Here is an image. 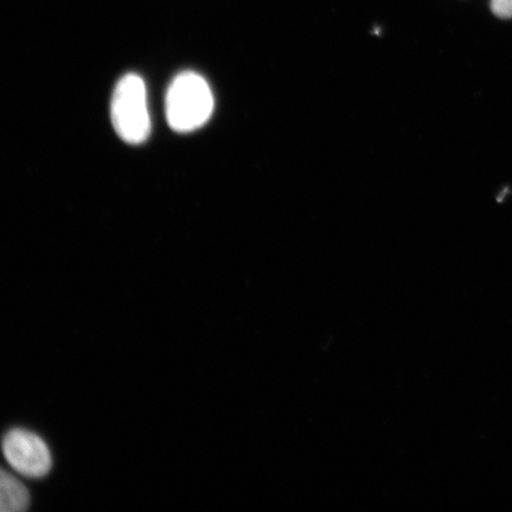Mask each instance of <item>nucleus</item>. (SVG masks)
<instances>
[{"label":"nucleus","mask_w":512,"mask_h":512,"mask_svg":"<svg viewBox=\"0 0 512 512\" xmlns=\"http://www.w3.org/2000/svg\"><path fill=\"white\" fill-rule=\"evenodd\" d=\"M214 111V96L200 74L184 72L176 76L166 92V119L172 130L187 133L207 123Z\"/></svg>","instance_id":"nucleus-1"},{"label":"nucleus","mask_w":512,"mask_h":512,"mask_svg":"<svg viewBox=\"0 0 512 512\" xmlns=\"http://www.w3.org/2000/svg\"><path fill=\"white\" fill-rule=\"evenodd\" d=\"M111 118L115 132L127 144L138 145L150 136L151 119L145 82L137 74H127L115 86Z\"/></svg>","instance_id":"nucleus-2"},{"label":"nucleus","mask_w":512,"mask_h":512,"mask_svg":"<svg viewBox=\"0 0 512 512\" xmlns=\"http://www.w3.org/2000/svg\"><path fill=\"white\" fill-rule=\"evenodd\" d=\"M2 448L6 462L24 477L42 478L53 467V457L46 441L23 428H14L6 433Z\"/></svg>","instance_id":"nucleus-3"},{"label":"nucleus","mask_w":512,"mask_h":512,"mask_svg":"<svg viewBox=\"0 0 512 512\" xmlns=\"http://www.w3.org/2000/svg\"><path fill=\"white\" fill-rule=\"evenodd\" d=\"M30 494L15 476L0 469V512H19L29 508Z\"/></svg>","instance_id":"nucleus-4"},{"label":"nucleus","mask_w":512,"mask_h":512,"mask_svg":"<svg viewBox=\"0 0 512 512\" xmlns=\"http://www.w3.org/2000/svg\"><path fill=\"white\" fill-rule=\"evenodd\" d=\"M491 10L499 18H512V0H491Z\"/></svg>","instance_id":"nucleus-5"}]
</instances>
